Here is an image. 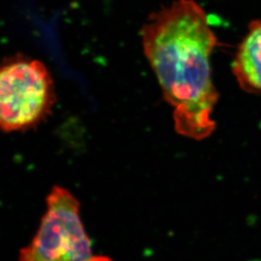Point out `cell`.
I'll return each instance as SVG.
<instances>
[{
  "label": "cell",
  "instance_id": "1",
  "mask_svg": "<svg viewBox=\"0 0 261 261\" xmlns=\"http://www.w3.org/2000/svg\"><path fill=\"white\" fill-rule=\"evenodd\" d=\"M141 37L146 59L173 109L175 130L197 141L210 137L218 100L211 66L217 39L204 10L194 0L175 1L149 16Z\"/></svg>",
  "mask_w": 261,
  "mask_h": 261
},
{
  "label": "cell",
  "instance_id": "5",
  "mask_svg": "<svg viewBox=\"0 0 261 261\" xmlns=\"http://www.w3.org/2000/svg\"><path fill=\"white\" fill-rule=\"evenodd\" d=\"M89 261H112L106 257H92Z\"/></svg>",
  "mask_w": 261,
  "mask_h": 261
},
{
  "label": "cell",
  "instance_id": "3",
  "mask_svg": "<svg viewBox=\"0 0 261 261\" xmlns=\"http://www.w3.org/2000/svg\"><path fill=\"white\" fill-rule=\"evenodd\" d=\"M47 211L33 241L20 252V261H89V238L81 221L80 203L67 189L54 186Z\"/></svg>",
  "mask_w": 261,
  "mask_h": 261
},
{
  "label": "cell",
  "instance_id": "4",
  "mask_svg": "<svg viewBox=\"0 0 261 261\" xmlns=\"http://www.w3.org/2000/svg\"><path fill=\"white\" fill-rule=\"evenodd\" d=\"M232 71L242 89L261 94V20L250 23L237 51Z\"/></svg>",
  "mask_w": 261,
  "mask_h": 261
},
{
  "label": "cell",
  "instance_id": "2",
  "mask_svg": "<svg viewBox=\"0 0 261 261\" xmlns=\"http://www.w3.org/2000/svg\"><path fill=\"white\" fill-rule=\"evenodd\" d=\"M56 86L44 64L19 58L0 65V129L12 133L42 123L56 103Z\"/></svg>",
  "mask_w": 261,
  "mask_h": 261
}]
</instances>
